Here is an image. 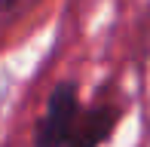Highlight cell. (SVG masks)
I'll list each match as a JSON object with an SVG mask.
<instances>
[{
  "instance_id": "1",
  "label": "cell",
  "mask_w": 150,
  "mask_h": 147,
  "mask_svg": "<svg viewBox=\"0 0 150 147\" xmlns=\"http://www.w3.org/2000/svg\"><path fill=\"white\" fill-rule=\"evenodd\" d=\"M80 126V110H77V92L74 86H61L52 92L46 117L40 119L37 129V144L40 147H64L71 135Z\"/></svg>"
},
{
  "instance_id": "2",
  "label": "cell",
  "mask_w": 150,
  "mask_h": 147,
  "mask_svg": "<svg viewBox=\"0 0 150 147\" xmlns=\"http://www.w3.org/2000/svg\"><path fill=\"white\" fill-rule=\"evenodd\" d=\"M110 113H89V117H80V126H77V132L71 135V141H67L64 147H95L104 138V132L110 129Z\"/></svg>"
}]
</instances>
